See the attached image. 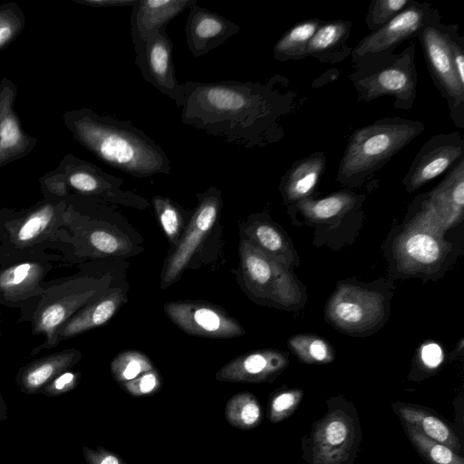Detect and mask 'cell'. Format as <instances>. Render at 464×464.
<instances>
[{
    "label": "cell",
    "mask_w": 464,
    "mask_h": 464,
    "mask_svg": "<svg viewBox=\"0 0 464 464\" xmlns=\"http://www.w3.org/2000/svg\"><path fill=\"white\" fill-rule=\"evenodd\" d=\"M183 87L184 124L246 149L268 140L276 111L270 82L188 81Z\"/></svg>",
    "instance_id": "1"
},
{
    "label": "cell",
    "mask_w": 464,
    "mask_h": 464,
    "mask_svg": "<svg viewBox=\"0 0 464 464\" xmlns=\"http://www.w3.org/2000/svg\"><path fill=\"white\" fill-rule=\"evenodd\" d=\"M62 118L73 139L111 168L139 179L169 174L164 150L130 121L90 108L67 111Z\"/></svg>",
    "instance_id": "2"
},
{
    "label": "cell",
    "mask_w": 464,
    "mask_h": 464,
    "mask_svg": "<svg viewBox=\"0 0 464 464\" xmlns=\"http://www.w3.org/2000/svg\"><path fill=\"white\" fill-rule=\"evenodd\" d=\"M327 411L302 440L309 464H353L362 440L355 406L343 397L330 398Z\"/></svg>",
    "instance_id": "3"
},
{
    "label": "cell",
    "mask_w": 464,
    "mask_h": 464,
    "mask_svg": "<svg viewBox=\"0 0 464 464\" xmlns=\"http://www.w3.org/2000/svg\"><path fill=\"white\" fill-rule=\"evenodd\" d=\"M420 131V123L401 120L375 122L357 130L340 163L339 179L352 180L370 174Z\"/></svg>",
    "instance_id": "4"
},
{
    "label": "cell",
    "mask_w": 464,
    "mask_h": 464,
    "mask_svg": "<svg viewBox=\"0 0 464 464\" xmlns=\"http://www.w3.org/2000/svg\"><path fill=\"white\" fill-rule=\"evenodd\" d=\"M122 179L104 172L93 163L67 154L59 165L41 178L40 182L47 191L64 196L68 188L107 202L144 209L149 202L143 197L121 189Z\"/></svg>",
    "instance_id": "5"
},
{
    "label": "cell",
    "mask_w": 464,
    "mask_h": 464,
    "mask_svg": "<svg viewBox=\"0 0 464 464\" xmlns=\"http://www.w3.org/2000/svg\"><path fill=\"white\" fill-rule=\"evenodd\" d=\"M111 281L110 275L100 278L81 277L49 288L33 321L34 331L46 336L44 346H55L59 328L83 306L103 295L111 288Z\"/></svg>",
    "instance_id": "6"
},
{
    "label": "cell",
    "mask_w": 464,
    "mask_h": 464,
    "mask_svg": "<svg viewBox=\"0 0 464 464\" xmlns=\"http://www.w3.org/2000/svg\"><path fill=\"white\" fill-rule=\"evenodd\" d=\"M239 257L244 285L254 296L285 308L303 301L302 287L288 269L244 237L240 238Z\"/></svg>",
    "instance_id": "7"
},
{
    "label": "cell",
    "mask_w": 464,
    "mask_h": 464,
    "mask_svg": "<svg viewBox=\"0 0 464 464\" xmlns=\"http://www.w3.org/2000/svg\"><path fill=\"white\" fill-rule=\"evenodd\" d=\"M198 202L175 246L168 257L161 274V288L166 289L174 284L189 264L192 256L214 226L222 206L221 190L210 187L198 195Z\"/></svg>",
    "instance_id": "8"
},
{
    "label": "cell",
    "mask_w": 464,
    "mask_h": 464,
    "mask_svg": "<svg viewBox=\"0 0 464 464\" xmlns=\"http://www.w3.org/2000/svg\"><path fill=\"white\" fill-rule=\"evenodd\" d=\"M443 235L416 216L395 240L393 249L398 266L407 273L437 270L450 250Z\"/></svg>",
    "instance_id": "9"
},
{
    "label": "cell",
    "mask_w": 464,
    "mask_h": 464,
    "mask_svg": "<svg viewBox=\"0 0 464 464\" xmlns=\"http://www.w3.org/2000/svg\"><path fill=\"white\" fill-rule=\"evenodd\" d=\"M135 64L145 82L162 94L172 99L181 108L184 99L183 83L178 82L173 63V44L161 29L146 41L135 44Z\"/></svg>",
    "instance_id": "10"
},
{
    "label": "cell",
    "mask_w": 464,
    "mask_h": 464,
    "mask_svg": "<svg viewBox=\"0 0 464 464\" xmlns=\"http://www.w3.org/2000/svg\"><path fill=\"white\" fill-rule=\"evenodd\" d=\"M326 315L336 327L343 331L370 330L383 318V297L375 291L341 285L328 302Z\"/></svg>",
    "instance_id": "11"
},
{
    "label": "cell",
    "mask_w": 464,
    "mask_h": 464,
    "mask_svg": "<svg viewBox=\"0 0 464 464\" xmlns=\"http://www.w3.org/2000/svg\"><path fill=\"white\" fill-rule=\"evenodd\" d=\"M166 315L183 332L207 338H234L245 334L240 324L211 304L171 301L164 305Z\"/></svg>",
    "instance_id": "12"
},
{
    "label": "cell",
    "mask_w": 464,
    "mask_h": 464,
    "mask_svg": "<svg viewBox=\"0 0 464 464\" xmlns=\"http://www.w3.org/2000/svg\"><path fill=\"white\" fill-rule=\"evenodd\" d=\"M463 209L464 161L460 160L450 174L431 191L417 217L444 233L461 221Z\"/></svg>",
    "instance_id": "13"
},
{
    "label": "cell",
    "mask_w": 464,
    "mask_h": 464,
    "mask_svg": "<svg viewBox=\"0 0 464 464\" xmlns=\"http://www.w3.org/2000/svg\"><path fill=\"white\" fill-rule=\"evenodd\" d=\"M17 85L9 78L0 82V167L29 155L37 139L26 133L14 109Z\"/></svg>",
    "instance_id": "14"
},
{
    "label": "cell",
    "mask_w": 464,
    "mask_h": 464,
    "mask_svg": "<svg viewBox=\"0 0 464 464\" xmlns=\"http://www.w3.org/2000/svg\"><path fill=\"white\" fill-rule=\"evenodd\" d=\"M236 23L197 4L189 8L186 41L195 57L203 56L239 32Z\"/></svg>",
    "instance_id": "15"
},
{
    "label": "cell",
    "mask_w": 464,
    "mask_h": 464,
    "mask_svg": "<svg viewBox=\"0 0 464 464\" xmlns=\"http://www.w3.org/2000/svg\"><path fill=\"white\" fill-rule=\"evenodd\" d=\"M287 355L278 350L253 351L236 357L216 373L222 382L256 383L267 382L288 365Z\"/></svg>",
    "instance_id": "16"
},
{
    "label": "cell",
    "mask_w": 464,
    "mask_h": 464,
    "mask_svg": "<svg viewBox=\"0 0 464 464\" xmlns=\"http://www.w3.org/2000/svg\"><path fill=\"white\" fill-rule=\"evenodd\" d=\"M435 138V137H434ZM463 153V142L450 136L436 137L425 144L416 157L405 179L409 190H415L442 174Z\"/></svg>",
    "instance_id": "17"
},
{
    "label": "cell",
    "mask_w": 464,
    "mask_h": 464,
    "mask_svg": "<svg viewBox=\"0 0 464 464\" xmlns=\"http://www.w3.org/2000/svg\"><path fill=\"white\" fill-rule=\"evenodd\" d=\"M421 40L427 61L443 93L450 102L462 105L464 86L452 63L450 38L437 28L428 26L422 31Z\"/></svg>",
    "instance_id": "18"
},
{
    "label": "cell",
    "mask_w": 464,
    "mask_h": 464,
    "mask_svg": "<svg viewBox=\"0 0 464 464\" xmlns=\"http://www.w3.org/2000/svg\"><path fill=\"white\" fill-rule=\"evenodd\" d=\"M197 0H137L131 7L130 33L133 45L146 41Z\"/></svg>",
    "instance_id": "19"
},
{
    "label": "cell",
    "mask_w": 464,
    "mask_h": 464,
    "mask_svg": "<svg viewBox=\"0 0 464 464\" xmlns=\"http://www.w3.org/2000/svg\"><path fill=\"white\" fill-rule=\"evenodd\" d=\"M425 14L420 7L403 9L391 21L366 36L354 51L359 55L386 51L413 35L424 24Z\"/></svg>",
    "instance_id": "20"
},
{
    "label": "cell",
    "mask_w": 464,
    "mask_h": 464,
    "mask_svg": "<svg viewBox=\"0 0 464 464\" xmlns=\"http://www.w3.org/2000/svg\"><path fill=\"white\" fill-rule=\"evenodd\" d=\"M126 301L121 288H110L103 295L83 306L59 328L57 342L106 324Z\"/></svg>",
    "instance_id": "21"
},
{
    "label": "cell",
    "mask_w": 464,
    "mask_h": 464,
    "mask_svg": "<svg viewBox=\"0 0 464 464\" xmlns=\"http://www.w3.org/2000/svg\"><path fill=\"white\" fill-rule=\"evenodd\" d=\"M363 93L372 100L382 95H392L405 100L415 94L416 80L412 65L401 61L390 64L374 72L362 82Z\"/></svg>",
    "instance_id": "22"
},
{
    "label": "cell",
    "mask_w": 464,
    "mask_h": 464,
    "mask_svg": "<svg viewBox=\"0 0 464 464\" xmlns=\"http://www.w3.org/2000/svg\"><path fill=\"white\" fill-rule=\"evenodd\" d=\"M392 408L401 422L411 425L428 438L459 454L461 444L452 428L436 413L416 404L395 402Z\"/></svg>",
    "instance_id": "23"
},
{
    "label": "cell",
    "mask_w": 464,
    "mask_h": 464,
    "mask_svg": "<svg viewBox=\"0 0 464 464\" xmlns=\"http://www.w3.org/2000/svg\"><path fill=\"white\" fill-rule=\"evenodd\" d=\"M241 237L285 267L295 264L296 257L290 241L271 222L258 219L246 221L241 227Z\"/></svg>",
    "instance_id": "24"
},
{
    "label": "cell",
    "mask_w": 464,
    "mask_h": 464,
    "mask_svg": "<svg viewBox=\"0 0 464 464\" xmlns=\"http://www.w3.org/2000/svg\"><path fill=\"white\" fill-rule=\"evenodd\" d=\"M80 358L81 353L74 349L41 358L22 371L19 383L25 392H34L63 373Z\"/></svg>",
    "instance_id": "25"
},
{
    "label": "cell",
    "mask_w": 464,
    "mask_h": 464,
    "mask_svg": "<svg viewBox=\"0 0 464 464\" xmlns=\"http://www.w3.org/2000/svg\"><path fill=\"white\" fill-rule=\"evenodd\" d=\"M324 166V157L320 153L297 162L282 179L284 198L288 201L305 199L317 185Z\"/></svg>",
    "instance_id": "26"
},
{
    "label": "cell",
    "mask_w": 464,
    "mask_h": 464,
    "mask_svg": "<svg viewBox=\"0 0 464 464\" xmlns=\"http://www.w3.org/2000/svg\"><path fill=\"white\" fill-rule=\"evenodd\" d=\"M43 275L35 263H21L0 273V293L8 299L16 300L33 290Z\"/></svg>",
    "instance_id": "27"
},
{
    "label": "cell",
    "mask_w": 464,
    "mask_h": 464,
    "mask_svg": "<svg viewBox=\"0 0 464 464\" xmlns=\"http://www.w3.org/2000/svg\"><path fill=\"white\" fill-rule=\"evenodd\" d=\"M354 203L355 198L352 195L339 192L317 200L303 199L298 202V208L307 219L322 223L344 215Z\"/></svg>",
    "instance_id": "28"
},
{
    "label": "cell",
    "mask_w": 464,
    "mask_h": 464,
    "mask_svg": "<svg viewBox=\"0 0 464 464\" xmlns=\"http://www.w3.org/2000/svg\"><path fill=\"white\" fill-rule=\"evenodd\" d=\"M401 423L411 445L428 464H464V459L459 453L428 438L414 427Z\"/></svg>",
    "instance_id": "29"
},
{
    "label": "cell",
    "mask_w": 464,
    "mask_h": 464,
    "mask_svg": "<svg viewBox=\"0 0 464 464\" xmlns=\"http://www.w3.org/2000/svg\"><path fill=\"white\" fill-rule=\"evenodd\" d=\"M227 422L240 430H251L262 421V410L257 399L250 392H241L230 398L225 408Z\"/></svg>",
    "instance_id": "30"
},
{
    "label": "cell",
    "mask_w": 464,
    "mask_h": 464,
    "mask_svg": "<svg viewBox=\"0 0 464 464\" xmlns=\"http://www.w3.org/2000/svg\"><path fill=\"white\" fill-rule=\"evenodd\" d=\"M288 347L306 363L325 364L334 359V350L325 340L317 335H295L288 340Z\"/></svg>",
    "instance_id": "31"
},
{
    "label": "cell",
    "mask_w": 464,
    "mask_h": 464,
    "mask_svg": "<svg viewBox=\"0 0 464 464\" xmlns=\"http://www.w3.org/2000/svg\"><path fill=\"white\" fill-rule=\"evenodd\" d=\"M318 25L317 21H305L292 27L275 44V57L283 61L305 53L306 45Z\"/></svg>",
    "instance_id": "32"
},
{
    "label": "cell",
    "mask_w": 464,
    "mask_h": 464,
    "mask_svg": "<svg viewBox=\"0 0 464 464\" xmlns=\"http://www.w3.org/2000/svg\"><path fill=\"white\" fill-rule=\"evenodd\" d=\"M151 203L162 231L169 241L176 246L183 234V210L167 197L155 196Z\"/></svg>",
    "instance_id": "33"
},
{
    "label": "cell",
    "mask_w": 464,
    "mask_h": 464,
    "mask_svg": "<svg viewBox=\"0 0 464 464\" xmlns=\"http://www.w3.org/2000/svg\"><path fill=\"white\" fill-rule=\"evenodd\" d=\"M153 369L154 365L150 359L137 350H127L118 353L111 363V374L121 385Z\"/></svg>",
    "instance_id": "34"
},
{
    "label": "cell",
    "mask_w": 464,
    "mask_h": 464,
    "mask_svg": "<svg viewBox=\"0 0 464 464\" xmlns=\"http://www.w3.org/2000/svg\"><path fill=\"white\" fill-rule=\"evenodd\" d=\"M56 207L46 203L33 210L20 224L16 239L20 243H28L35 239L52 224L55 218Z\"/></svg>",
    "instance_id": "35"
},
{
    "label": "cell",
    "mask_w": 464,
    "mask_h": 464,
    "mask_svg": "<svg viewBox=\"0 0 464 464\" xmlns=\"http://www.w3.org/2000/svg\"><path fill=\"white\" fill-rule=\"evenodd\" d=\"M25 26V15L17 3L0 5V51L10 45Z\"/></svg>",
    "instance_id": "36"
},
{
    "label": "cell",
    "mask_w": 464,
    "mask_h": 464,
    "mask_svg": "<svg viewBox=\"0 0 464 464\" xmlns=\"http://www.w3.org/2000/svg\"><path fill=\"white\" fill-rule=\"evenodd\" d=\"M88 242L104 256H120L132 253L134 246L123 236L107 229H95L89 233Z\"/></svg>",
    "instance_id": "37"
},
{
    "label": "cell",
    "mask_w": 464,
    "mask_h": 464,
    "mask_svg": "<svg viewBox=\"0 0 464 464\" xmlns=\"http://www.w3.org/2000/svg\"><path fill=\"white\" fill-rule=\"evenodd\" d=\"M304 397L301 389H288L276 392L268 406V418L271 422L278 423L290 417L298 408Z\"/></svg>",
    "instance_id": "38"
},
{
    "label": "cell",
    "mask_w": 464,
    "mask_h": 464,
    "mask_svg": "<svg viewBox=\"0 0 464 464\" xmlns=\"http://www.w3.org/2000/svg\"><path fill=\"white\" fill-rule=\"evenodd\" d=\"M348 31L343 21L327 23L319 27L308 42L305 53H314L330 49L345 36Z\"/></svg>",
    "instance_id": "39"
},
{
    "label": "cell",
    "mask_w": 464,
    "mask_h": 464,
    "mask_svg": "<svg viewBox=\"0 0 464 464\" xmlns=\"http://www.w3.org/2000/svg\"><path fill=\"white\" fill-rule=\"evenodd\" d=\"M409 4L408 0H377L369 9L367 23L372 29L381 28Z\"/></svg>",
    "instance_id": "40"
},
{
    "label": "cell",
    "mask_w": 464,
    "mask_h": 464,
    "mask_svg": "<svg viewBox=\"0 0 464 464\" xmlns=\"http://www.w3.org/2000/svg\"><path fill=\"white\" fill-rule=\"evenodd\" d=\"M160 386V376L155 368L121 385L127 392L133 396L150 394L155 392Z\"/></svg>",
    "instance_id": "41"
},
{
    "label": "cell",
    "mask_w": 464,
    "mask_h": 464,
    "mask_svg": "<svg viewBox=\"0 0 464 464\" xmlns=\"http://www.w3.org/2000/svg\"><path fill=\"white\" fill-rule=\"evenodd\" d=\"M83 455L87 464H125L119 456L102 447L83 448Z\"/></svg>",
    "instance_id": "42"
},
{
    "label": "cell",
    "mask_w": 464,
    "mask_h": 464,
    "mask_svg": "<svg viewBox=\"0 0 464 464\" xmlns=\"http://www.w3.org/2000/svg\"><path fill=\"white\" fill-rule=\"evenodd\" d=\"M77 380L78 374L72 372H63L46 386L44 392L49 395H55L68 392L76 385Z\"/></svg>",
    "instance_id": "43"
},
{
    "label": "cell",
    "mask_w": 464,
    "mask_h": 464,
    "mask_svg": "<svg viewBox=\"0 0 464 464\" xmlns=\"http://www.w3.org/2000/svg\"><path fill=\"white\" fill-rule=\"evenodd\" d=\"M420 359L426 367L434 369L438 367L443 360L442 349L435 343H426L421 347Z\"/></svg>",
    "instance_id": "44"
},
{
    "label": "cell",
    "mask_w": 464,
    "mask_h": 464,
    "mask_svg": "<svg viewBox=\"0 0 464 464\" xmlns=\"http://www.w3.org/2000/svg\"><path fill=\"white\" fill-rule=\"evenodd\" d=\"M452 63L459 82L464 86V55L462 49L454 42H450Z\"/></svg>",
    "instance_id": "45"
},
{
    "label": "cell",
    "mask_w": 464,
    "mask_h": 464,
    "mask_svg": "<svg viewBox=\"0 0 464 464\" xmlns=\"http://www.w3.org/2000/svg\"><path fill=\"white\" fill-rule=\"evenodd\" d=\"M73 2L91 7H132L137 0H73Z\"/></svg>",
    "instance_id": "46"
},
{
    "label": "cell",
    "mask_w": 464,
    "mask_h": 464,
    "mask_svg": "<svg viewBox=\"0 0 464 464\" xmlns=\"http://www.w3.org/2000/svg\"><path fill=\"white\" fill-rule=\"evenodd\" d=\"M2 418H5V405L1 398V395H0V420Z\"/></svg>",
    "instance_id": "47"
}]
</instances>
